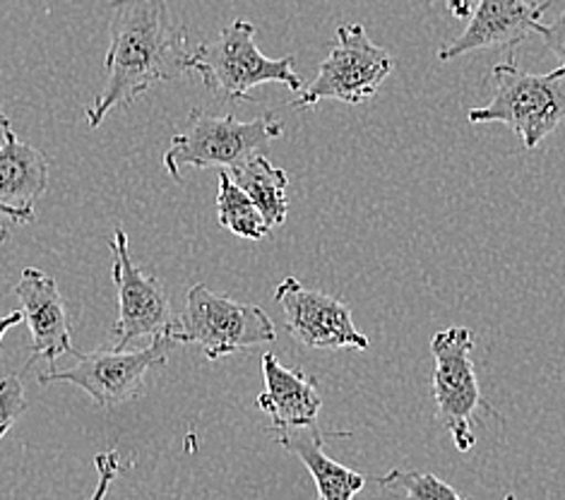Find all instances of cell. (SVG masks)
<instances>
[{"instance_id":"23","label":"cell","mask_w":565,"mask_h":500,"mask_svg":"<svg viewBox=\"0 0 565 500\" xmlns=\"http://www.w3.org/2000/svg\"><path fill=\"white\" fill-rule=\"evenodd\" d=\"M20 322H24L22 310H12V313H8V316H0V342H3V337L8 334V330L18 328Z\"/></svg>"},{"instance_id":"19","label":"cell","mask_w":565,"mask_h":500,"mask_svg":"<svg viewBox=\"0 0 565 500\" xmlns=\"http://www.w3.org/2000/svg\"><path fill=\"white\" fill-rule=\"evenodd\" d=\"M26 395L20 375H8L0 381V440L8 436L12 424L26 412Z\"/></svg>"},{"instance_id":"10","label":"cell","mask_w":565,"mask_h":500,"mask_svg":"<svg viewBox=\"0 0 565 500\" xmlns=\"http://www.w3.org/2000/svg\"><path fill=\"white\" fill-rule=\"evenodd\" d=\"M275 301L285 313L287 332L308 349H369V337L354 326L352 308L318 289H306L287 277L275 289Z\"/></svg>"},{"instance_id":"21","label":"cell","mask_w":565,"mask_h":500,"mask_svg":"<svg viewBox=\"0 0 565 500\" xmlns=\"http://www.w3.org/2000/svg\"><path fill=\"white\" fill-rule=\"evenodd\" d=\"M534 34H540L544 46L554 53V56L561 61V65H565V10L558 20L548 22V24H544V22L536 24Z\"/></svg>"},{"instance_id":"26","label":"cell","mask_w":565,"mask_h":500,"mask_svg":"<svg viewBox=\"0 0 565 500\" xmlns=\"http://www.w3.org/2000/svg\"><path fill=\"white\" fill-rule=\"evenodd\" d=\"M505 500H518V498H515L513 493H508V496H505Z\"/></svg>"},{"instance_id":"18","label":"cell","mask_w":565,"mask_h":500,"mask_svg":"<svg viewBox=\"0 0 565 500\" xmlns=\"http://www.w3.org/2000/svg\"><path fill=\"white\" fill-rule=\"evenodd\" d=\"M381 486L383 489L402 491L407 500H467L450 483L434 475H422V471L393 469L381 477Z\"/></svg>"},{"instance_id":"25","label":"cell","mask_w":565,"mask_h":500,"mask_svg":"<svg viewBox=\"0 0 565 500\" xmlns=\"http://www.w3.org/2000/svg\"><path fill=\"white\" fill-rule=\"evenodd\" d=\"M10 124V118L3 114V109H0V128H6Z\"/></svg>"},{"instance_id":"20","label":"cell","mask_w":565,"mask_h":500,"mask_svg":"<svg viewBox=\"0 0 565 500\" xmlns=\"http://www.w3.org/2000/svg\"><path fill=\"white\" fill-rule=\"evenodd\" d=\"M94 467H97V489H94L89 500H106V493H109L111 483L120 475V455L118 450H104L97 457H94Z\"/></svg>"},{"instance_id":"24","label":"cell","mask_w":565,"mask_h":500,"mask_svg":"<svg viewBox=\"0 0 565 500\" xmlns=\"http://www.w3.org/2000/svg\"><path fill=\"white\" fill-rule=\"evenodd\" d=\"M448 10L457 20H469L475 8H472V0H448Z\"/></svg>"},{"instance_id":"11","label":"cell","mask_w":565,"mask_h":500,"mask_svg":"<svg viewBox=\"0 0 565 500\" xmlns=\"http://www.w3.org/2000/svg\"><path fill=\"white\" fill-rule=\"evenodd\" d=\"M15 296L32 334V359L26 369L32 366L34 359H46L53 369L61 357L75 354L73 320L56 279L36 267H24Z\"/></svg>"},{"instance_id":"14","label":"cell","mask_w":565,"mask_h":500,"mask_svg":"<svg viewBox=\"0 0 565 500\" xmlns=\"http://www.w3.org/2000/svg\"><path fill=\"white\" fill-rule=\"evenodd\" d=\"M46 155L22 142L12 130V124H8L3 128V145H0V205L34 212V202L46 193Z\"/></svg>"},{"instance_id":"2","label":"cell","mask_w":565,"mask_h":500,"mask_svg":"<svg viewBox=\"0 0 565 500\" xmlns=\"http://www.w3.org/2000/svg\"><path fill=\"white\" fill-rule=\"evenodd\" d=\"M285 138V124L273 114L253 120H238L232 114H210L193 109L185 128L173 135L164 152V167L173 181L183 167L193 169H236L250 157L265 152L275 140Z\"/></svg>"},{"instance_id":"22","label":"cell","mask_w":565,"mask_h":500,"mask_svg":"<svg viewBox=\"0 0 565 500\" xmlns=\"http://www.w3.org/2000/svg\"><path fill=\"white\" fill-rule=\"evenodd\" d=\"M34 217H36V212H24V210L0 205V243L8 241L10 226L30 224V222H34Z\"/></svg>"},{"instance_id":"6","label":"cell","mask_w":565,"mask_h":500,"mask_svg":"<svg viewBox=\"0 0 565 500\" xmlns=\"http://www.w3.org/2000/svg\"><path fill=\"white\" fill-rule=\"evenodd\" d=\"M395 61L381 46H375L363 24H340L338 39L320 63L316 79L308 85L291 109H311L322 99L363 104L379 94L381 85L393 73Z\"/></svg>"},{"instance_id":"9","label":"cell","mask_w":565,"mask_h":500,"mask_svg":"<svg viewBox=\"0 0 565 500\" xmlns=\"http://www.w3.org/2000/svg\"><path fill=\"white\" fill-rule=\"evenodd\" d=\"M111 248V277L118 294V320L114 337L118 349H128L130 342L152 337L169 340L179 330V318L173 316L169 294L159 277L147 275L130 258L128 234L124 226H116L109 241Z\"/></svg>"},{"instance_id":"5","label":"cell","mask_w":565,"mask_h":500,"mask_svg":"<svg viewBox=\"0 0 565 500\" xmlns=\"http://www.w3.org/2000/svg\"><path fill=\"white\" fill-rule=\"evenodd\" d=\"M275 340L273 320L260 306L220 296L205 284L188 289L179 330L171 337V342L200 347L210 361H220L236 351H253Z\"/></svg>"},{"instance_id":"27","label":"cell","mask_w":565,"mask_h":500,"mask_svg":"<svg viewBox=\"0 0 565 500\" xmlns=\"http://www.w3.org/2000/svg\"><path fill=\"white\" fill-rule=\"evenodd\" d=\"M475 6H477V0H472V8H475Z\"/></svg>"},{"instance_id":"16","label":"cell","mask_w":565,"mask_h":500,"mask_svg":"<svg viewBox=\"0 0 565 500\" xmlns=\"http://www.w3.org/2000/svg\"><path fill=\"white\" fill-rule=\"evenodd\" d=\"M226 171L232 173V179L241 191L255 202V208L260 210L267 226H270V232L287 222L289 175L285 169H277L273 161L265 157V152H260L244 161V164H238L236 169Z\"/></svg>"},{"instance_id":"3","label":"cell","mask_w":565,"mask_h":500,"mask_svg":"<svg viewBox=\"0 0 565 500\" xmlns=\"http://www.w3.org/2000/svg\"><path fill=\"white\" fill-rule=\"evenodd\" d=\"M188 73H198L205 87L224 102L250 99L258 85L277 83L301 92V75L294 56L270 58L255 44V26L248 20H234L210 44H200L185 61Z\"/></svg>"},{"instance_id":"12","label":"cell","mask_w":565,"mask_h":500,"mask_svg":"<svg viewBox=\"0 0 565 500\" xmlns=\"http://www.w3.org/2000/svg\"><path fill=\"white\" fill-rule=\"evenodd\" d=\"M551 10L532 0H477L467 30L440 49V61H455L479 49H513L527 39Z\"/></svg>"},{"instance_id":"8","label":"cell","mask_w":565,"mask_h":500,"mask_svg":"<svg viewBox=\"0 0 565 500\" xmlns=\"http://www.w3.org/2000/svg\"><path fill=\"white\" fill-rule=\"evenodd\" d=\"M167 344L169 340H154L145 349H118V347H97L89 354L75 351V366L39 375V383H71L104 409H114L118 404L132 402L142 395L145 375L154 366H167Z\"/></svg>"},{"instance_id":"13","label":"cell","mask_w":565,"mask_h":500,"mask_svg":"<svg viewBox=\"0 0 565 500\" xmlns=\"http://www.w3.org/2000/svg\"><path fill=\"white\" fill-rule=\"evenodd\" d=\"M265 390L258 395V409L270 418L275 434L294 428H313L322 409L318 381L301 369L281 366L279 359L263 354Z\"/></svg>"},{"instance_id":"7","label":"cell","mask_w":565,"mask_h":500,"mask_svg":"<svg viewBox=\"0 0 565 500\" xmlns=\"http://www.w3.org/2000/svg\"><path fill=\"white\" fill-rule=\"evenodd\" d=\"M475 332L462 326L446 328L430 337V354L436 369L430 390H434L438 418L450 430L460 453L475 448L477 414L487 409L472 363Z\"/></svg>"},{"instance_id":"15","label":"cell","mask_w":565,"mask_h":500,"mask_svg":"<svg viewBox=\"0 0 565 500\" xmlns=\"http://www.w3.org/2000/svg\"><path fill=\"white\" fill-rule=\"evenodd\" d=\"M281 448L299 457L318 486V500H354L366 486V477L349 469L322 450V434L313 428H294L277 434Z\"/></svg>"},{"instance_id":"4","label":"cell","mask_w":565,"mask_h":500,"mask_svg":"<svg viewBox=\"0 0 565 500\" xmlns=\"http://www.w3.org/2000/svg\"><path fill=\"white\" fill-rule=\"evenodd\" d=\"M491 85V102L469 111V124H503L534 150L565 120V65L534 75L508 61L493 67Z\"/></svg>"},{"instance_id":"1","label":"cell","mask_w":565,"mask_h":500,"mask_svg":"<svg viewBox=\"0 0 565 500\" xmlns=\"http://www.w3.org/2000/svg\"><path fill=\"white\" fill-rule=\"evenodd\" d=\"M109 39L104 87L87 109L89 128H99L111 111L188 73L185 30L173 20L169 0H111Z\"/></svg>"},{"instance_id":"17","label":"cell","mask_w":565,"mask_h":500,"mask_svg":"<svg viewBox=\"0 0 565 500\" xmlns=\"http://www.w3.org/2000/svg\"><path fill=\"white\" fill-rule=\"evenodd\" d=\"M217 220L234 236L260 241L270 234L260 210L255 202L234 183L232 173L220 169V193H217Z\"/></svg>"}]
</instances>
